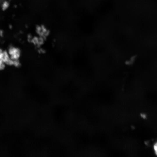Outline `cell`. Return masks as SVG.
Instances as JSON below:
<instances>
[{
	"mask_svg": "<svg viewBox=\"0 0 157 157\" xmlns=\"http://www.w3.org/2000/svg\"><path fill=\"white\" fill-rule=\"evenodd\" d=\"M7 51L11 59L13 60H19L21 55V51L19 48L11 46L8 48Z\"/></svg>",
	"mask_w": 157,
	"mask_h": 157,
	"instance_id": "1",
	"label": "cell"
},
{
	"mask_svg": "<svg viewBox=\"0 0 157 157\" xmlns=\"http://www.w3.org/2000/svg\"><path fill=\"white\" fill-rule=\"evenodd\" d=\"M154 149L156 154L157 156V142L154 145Z\"/></svg>",
	"mask_w": 157,
	"mask_h": 157,
	"instance_id": "2",
	"label": "cell"
},
{
	"mask_svg": "<svg viewBox=\"0 0 157 157\" xmlns=\"http://www.w3.org/2000/svg\"><path fill=\"white\" fill-rule=\"evenodd\" d=\"M141 117L144 118H145L146 117V116L144 114H141Z\"/></svg>",
	"mask_w": 157,
	"mask_h": 157,
	"instance_id": "3",
	"label": "cell"
}]
</instances>
